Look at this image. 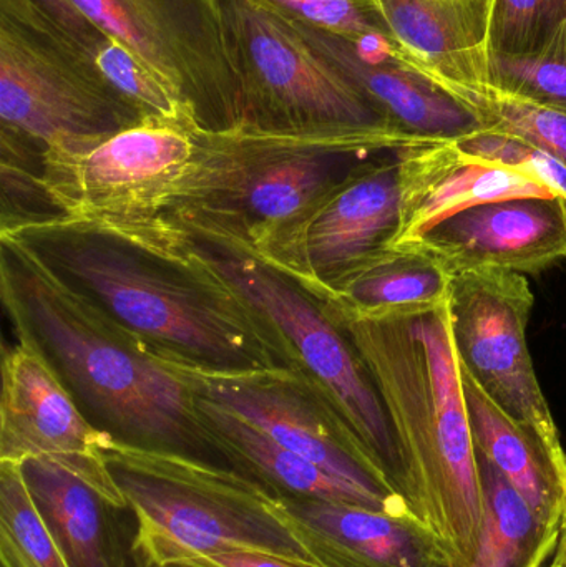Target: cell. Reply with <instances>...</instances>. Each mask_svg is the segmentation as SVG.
<instances>
[{"instance_id":"4316f807","label":"cell","mask_w":566,"mask_h":567,"mask_svg":"<svg viewBox=\"0 0 566 567\" xmlns=\"http://www.w3.org/2000/svg\"><path fill=\"white\" fill-rule=\"evenodd\" d=\"M92 55L106 80L145 118L158 116L195 120L188 106L173 93V90L115 37L105 35V39L93 49Z\"/></svg>"},{"instance_id":"8992f818","label":"cell","mask_w":566,"mask_h":567,"mask_svg":"<svg viewBox=\"0 0 566 567\" xmlns=\"http://www.w3.org/2000/svg\"><path fill=\"white\" fill-rule=\"evenodd\" d=\"M145 116L92 52L33 0H0V123L37 148L89 142Z\"/></svg>"},{"instance_id":"f546056e","label":"cell","mask_w":566,"mask_h":567,"mask_svg":"<svg viewBox=\"0 0 566 567\" xmlns=\"http://www.w3.org/2000/svg\"><path fill=\"white\" fill-rule=\"evenodd\" d=\"M455 145L474 158L512 169L541 183L566 203V165L545 150L515 136L485 130L459 140Z\"/></svg>"},{"instance_id":"277c9868","label":"cell","mask_w":566,"mask_h":567,"mask_svg":"<svg viewBox=\"0 0 566 567\" xmlns=\"http://www.w3.org/2000/svg\"><path fill=\"white\" fill-rule=\"evenodd\" d=\"M414 146L425 145L391 130H199L165 216L276 268L309 216L359 165Z\"/></svg>"},{"instance_id":"4dcf8cb0","label":"cell","mask_w":566,"mask_h":567,"mask_svg":"<svg viewBox=\"0 0 566 567\" xmlns=\"http://www.w3.org/2000/svg\"><path fill=\"white\" fill-rule=\"evenodd\" d=\"M272 6L309 25L349 39L395 42L379 10L378 0H269Z\"/></svg>"},{"instance_id":"836d02e7","label":"cell","mask_w":566,"mask_h":567,"mask_svg":"<svg viewBox=\"0 0 566 567\" xmlns=\"http://www.w3.org/2000/svg\"><path fill=\"white\" fill-rule=\"evenodd\" d=\"M550 565L566 566V525L564 532H562L560 543H558L557 553H555L554 559H552Z\"/></svg>"},{"instance_id":"83f0119b","label":"cell","mask_w":566,"mask_h":567,"mask_svg":"<svg viewBox=\"0 0 566 567\" xmlns=\"http://www.w3.org/2000/svg\"><path fill=\"white\" fill-rule=\"evenodd\" d=\"M566 40V0H497L491 49L498 55H532Z\"/></svg>"},{"instance_id":"d6a6232c","label":"cell","mask_w":566,"mask_h":567,"mask_svg":"<svg viewBox=\"0 0 566 567\" xmlns=\"http://www.w3.org/2000/svg\"><path fill=\"white\" fill-rule=\"evenodd\" d=\"M193 563L203 567H308L253 551L219 553V555L195 559Z\"/></svg>"},{"instance_id":"ac0fdd59","label":"cell","mask_w":566,"mask_h":567,"mask_svg":"<svg viewBox=\"0 0 566 567\" xmlns=\"http://www.w3.org/2000/svg\"><path fill=\"white\" fill-rule=\"evenodd\" d=\"M83 415L45 357L17 340L3 350L0 462L39 456L93 455L110 442Z\"/></svg>"},{"instance_id":"8fae6325","label":"cell","mask_w":566,"mask_h":567,"mask_svg":"<svg viewBox=\"0 0 566 567\" xmlns=\"http://www.w3.org/2000/svg\"><path fill=\"white\" fill-rule=\"evenodd\" d=\"M535 296L524 275L481 269L455 276L449 312L459 362L485 395L531 432L566 475V452L527 342Z\"/></svg>"},{"instance_id":"5bb4252c","label":"cell","mask_w":566,"mask_h":567,"mask_svg":"<svg viewBox=\"0 0 566 567\" xmlns=\"http://www.w3.org/2000/svg\"><path fill=\"white\" fill-rule=\"evenodd\" d=\"M401 218L399 152L374 156L326 196L276 269L322 300L349 272L392 248Z\"/></svg>"},{"instance_id":"ffe728a7","label":"cell","mask_w":566,"mask_h":567,"mask_svg":"<svg viewBox=\"0 0 566 567\" xmlns=\"http://www.w3.org/2000/svg\"><path fill=\"white\" fill-rule=\"evenodd\" d=\"M497 0H378L402 52L442 85H485Z\"/></svg>"},{"instance_id":"5b68a950","label":"cell","mask_w":566,"mask_h":567,"mask_svg":"<svg viewBox=\"0 0 566 567\" xmlns=\"http://www.w3.org/2000/svg\"><path fill=\"white\" fill-rule=\"evenodd\" d=\"M142 523L146 555L156 566L228 551L276 556L319 567L278 512L271 489L218 463L133 449L110 440L102 450Z\"/></svg>"},{"instance_id":"7a4b0ae2","label":"cell","mask_w":566,"mask_h":567,"mask_svg":"<svg viewBox=\"0 0 566 567\" xmlns=\"http://www.w3.org/2000/svg\"><path fill=\"white\" fill-rule=\"evenodd\" d=\"M0 297L17 340L45 357L96 430L133 449L229 466L203 425L182 362L76 292L6 231Z\"/></svg>"},{"instance_id":"ba28073f","label":"cell","mask_w":566,"mask_h":567,"mask_svg":"<svg viewBox=\"0 0 566 567\" xmlns=\"http://www.w3.org/2000/svg\"><path fill=\"white\" fill-rule=\"evenodd\" d=\"M219 3L229 53L241 83L239 125L272 132H398L371 100L306 39L285 10L269 0Z\"/></svg>"},{"instance_id":"7402d4cb","label":"cell","mask_w":566,"mask_h":567,"mask_svg":"<svg viewBox=\"0 0 566 567\" xmlns=\"http://www.w3.org/2000/svg\"><path fill=\"white\" fill-rule=\"evenodd\" d=\"M454 276L419 248H391L366 261L326 293V309L356 319L422 316L447 306Z\"/></svg>"},{"instance_id":"9a60e30c","label":"cell","mask_w":566,"mask_h":567,"mask_svg":"<svg viewBox=\"0 0 566 567\" xmlns=\"http://www.w3.org/2000/svg\"><path fill=\"white\" fill-rule=\"evenodd\" d=\"M295 22L306 39L402 135L434 145L459 142L484 130L477 115L439 80L415 65L398 43L384 39H349L298 19Z\"/></svg>"},{"instance_id":"9c48e42d","label":"cell","mask_w":566,"mask_h":567,"mask_svg":"<svg viewBox=\"0 0 566 567\" xmlns=\"http://www.w3.org/2000/svg\"><path fill=\"white\" fill-rule=\"evenodd\" d=\"M193 118H145L115 135L43 150L40 185L59 215L132 219L165 215L198 148Z\"/></svg>"},{"instance_id":"6da1fadb","label":"cell","mask_w":566,"mask_h":567,"mask_svg":"<svg viewBox=\"0 0 566 567\" xmlns=\"http://www.w3.org/2000/svg\"><path fill=\"white\" fill-rule=\"evenodd\" d=\"M12 233L62 281L178 362L216 372L301 369L271 320L168 216L56 215Z\"/></svg>"},{"instance_id":"603a6c76","label":"cell","mask_w":566,"mask_h":567,"mask_svg":"<svg viewBox=\"0 0 566 567\" xmlns=\"http://www.w3.org/2000/svg\"><path fill=\"white\" fill-rule=\"evenodd\" d=\"M461 372L475 450L494 463L545 526L564 532L565 473L548 450L505 415L462 365Z\"/></svg>"},{"instance_id":"d590c367","label":"cell","mask_w":566,"mask_h":567,"mask_svg":"<svg viewBox=\"0 0 566 567\" xmlns=\"http://www.w3.org/2000/svg\"><path fill=\"white\" fill-rule=\"evenodd\" d=\"M547 567H566V566H552V565H548Z\"/></svg>"},{"instance_id":"52a82bcc","label":"cell","mask_w":566,"mask_h":567,"mask_svg":"<svg viewBox=\"0 0 566 567\" xmlns=\"http://www.w3.org/2000/svg\"><path fill=\"white\" fill-rule=\"evenodd\" d=\"M186 233L271 320L301 369L331 396L379 475L409 505L408 472L381 393L354 343L332 322L321 300L236 243L208 233Z\"/></svg>"},{"instance_id":"4fadbf2b","label":"cell","mask_w":566,"mask_h":567,"mask_svg":"<svg viewBox=\"0 0 566 567\" xmlns=\"http://www.w3.org/2000/svg\"><path fill=\"white\" fill-rule=\"evenodd\" d=\"M17 465L66 565L158 567L143 548L138 512L102 453L39 456Z\"/></svg>"},{"instance_id":"d4e9b609","label":"cell","mask_w":566,"mask_h":567,"mask_svg":"<svg viewBox=\"0 0 566 567\" xmlns=\"http://www.w3.org/2000/svg\"><path fill=\"white\" fill-rule=\"evenodd\" d=\"M481 120L485 132L525 140L566 165V113L488 85H444Z\"/></svg>"},{"instance_id":"2e32d148","label":"cell","mask_w":566,"mask_h":567,"mask_svg":"<svg viewBox=\"0 0 566 567\" xmlns=\"http://www.w3.org/2000/svg\"><path fill=\"white\" fill-rule=\"evenodd\" d=\"M408 248L434 256L454 278L481 269L537 275L566 259V203L522 198L475 206Z\"/></svg>"},{"instance_id":"484cf974","label":"cell","mask_w":566,"mask_h":567,"mask_svg":"<svg viewBox=\"0 0 566 567\" xmlns=\"http://www.w3.org/2000/svg\"><path fill=\"white\" fill-rule=\"evenodd\" d=\"M0 565L70 567L27 493L17 463L0 462Z\"/></svg>"},{"instance_id":"cb8c5ba5","label":"cell","mask_w":566,"mask_h":567,"mask_svg":"<svg viewBox=\"0 0 566 567\" xmlns=\"http://www.w3.org/2000/svg\"><path fill=\"white\" fill-rule=\"evenodd\" d=\"M484 489V529L477 551L464 567H547L562 532L548 528L517 489L477 452Z\"/></svg>"},{"instance_id":"30bf717a","label":"cell","mask_w":566,"mask_h":567,"mask_svg":"<svg viewBox=\"0 0 566 567\" xmlns=\"http://www.w3.org/2000/svg\"><path fill=\"white\" fill-rule=\"evenodd\" d=\"M106 35L128 47L188 106L199 128L241 123V83L219 0H72Z\"/></svg>"},{"instance_id":"e0dca14e","label":"cell","mask_w":566,"mask_h":567,"mask_svg":"<svg viewBox=\"0 0 566 567\" xmlns=\"http://www.w3.org/2000/svg\"><path fill=\"white\" fill-rule=\"evenodd\" d=\"M276 498L279 515L319 567H459L454 549L415 516Z\"/></svg>"},{"instance_id":"e575fe53","label":"cell","mask_w":566,"mask_h":567,"mask_svg":"<svg viewBox=\"0 0 566 567\" xmlns=\"http://www.w3.org/2000/svg\"><path fill=\"white\" fill-rule=\"evenodd\" d=\"M158 567H203V566L196 565V563H193V561H178V563H168V565H162Z\"/></svg>"},{"instance_id":"d6986e66","label":"cell","mask_w":566,"mask_h":567,"mask_svg":"<svg viewBox=\"0 0 566 567\" xmlns=\"http://www.w3.org/2000/svg\"><path fill=\"white\" fill-rule=\"evenodd\" d=\"M402 218L392 248H408L445 219L475 206L505 199L557 198L541 183L482 162L455 142L399 152Z\"/></svg>"},{"instance_id":"1f68e13d","label":"cell","mask_w":566,"mask_h":567,"mask_svg":"<svg viewBox=\"0 0 566 567\" xmlns=\"http://www.w3.org/2000/svg\"><path fill=\"white\" fill-rule=\"evenodd\" d=\"M40 9L45 10L63 29L69 30L76 40L83 43L90 52L105 39L99 27L93 25L72 0H33Z\"/></svg>"},{"instance_id":"44dd1931","label":"cell","mask_w":566,"mask_h":567,"mask_svg":"<svg viewBox=\"0 0 566 567\" xmlns=\"http://www.w3.org/2000/svg\"><path fill=\"white\" fill-rule=\"evenodd\" d=\"M196 405L209 439L231 468L251 476L276 496L351 503L395 516H414L354 483L322 468L246 422L219 403L196 393Z\"/></svg>"},{"instance_id":"3957f363","label":"cell","mask_w":566,"mask_h":567,"mask_svg":"<svg viewBox=\"0 0 566 567\" xmlns=\"http://www.w3.org/2000/svg\"><path fill=\"white\" fill-rule=\"evenodd\" d=\"M325 310L354 343L381 393L408 472L412 513L454 549L459 567L469 565L484 529V489L449 303L382 320Z\"/></svg>"},{"instance_id":"f1b7e54d","label":"cell","mask_w":566,"mask_h":567,"mask_svg":"<svg viewBox=\"0 0 566 567\" xmlns=\"http://www.w3.org/2000/svg\"><path fill=\"white\" fill-rule=\"evenodd\" d=\"M488 85L566 113V40L532 55L491 53Z\"/></svg>"},{"instance_id":"7c38bea8","label":"cell","mask_w":566,"mask_h":567,"mask_svg":"<svg viewBox=\"0 0 566 567\" xmlns=\"http://www.w3.org/2000/svg\"><path fill=\"white\" fill-rule=\"evenodd\" d=\"M182 367L198 395L231 410L328 472L411 512L379 475L331 396L305 370L216 372L183 362Z\"/></svg>"}]
</instances>
